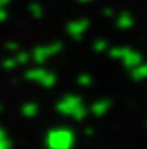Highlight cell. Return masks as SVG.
<instances>
[{"label": "cell", "instance_id": "cell-1", "mask_svg": "<svg viewBox=\"0 0 147 149\" xmlns=\"http://www.w3.org/2000/svg\"><path fill=\"white\" fill-rule=\"evenodd\" d=\"M70 139L72 137H70V134L67 130H60V132L51 134V137H50V146L51 148H57V149H65V148H69Z\"/></svg>", "mask_w": 147, "mask_h": 149}]
</instances>
